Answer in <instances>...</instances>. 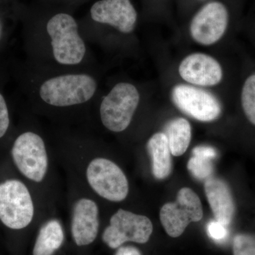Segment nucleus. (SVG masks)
Instances as JSON below:
<instances>
[{"label": "nucleus", "mask_w": 255, "mask_h": 255, "mask_svg": "<svg viewBox=\"0 0 255 255\" xmlns=\"http://www.w3.org/2000/svg\"><path fill=\"white\" fill-rule=\"evenodd\" d=\"M233 255H255V236L240 234L233 240Z\"/></svg>", "instance_id": "obj_20"}, {"label": "nucleus", "mask_w": 255, "mask_h": 255, "mask_svg": "<svg viewBox=\"0 0 255 255\" xmlns=\"http://www.w3.org/2000/svg\"><path fill=\"white\" fill-rule=\"evenodd\" d=\"M152 231L153 226L148 218L119 209L111 218L102 241L112 249L120 248L127 242L144 244L150 239Z\"/></svg>", "instance_id": "obj_7"}, {"label": "nucleus", "mask_w": 255, "mask_h": 255, "mask_svg": "<svg viewBox=\"0 0 255 255\" xmlns=\"http://www.w3.org/2000/svg\"><path fill=\"white\" fill-rule=\"evenodd\" d=\"M136 10L130 0H98L90 7L88 17L80 23L82 34L89 44L110 47L112 35L130 36L135 29Z\"/></svg>", "instance_id": "obj_3"}, {"label": "nucleus", "mask_w": 255, "mask_h": 255, "mask_svg": "<svg viewBox=\"0 0 255 255\" xmlns=\"http://www.w3.org/2000/svg\"><path fill=\"white\" fill-rule=\"evenodd\" d=\"M164 133L168 140L172 155L180 156L186 152L191 138V125L187 120L183 118L173 119L166 126Z\"/></svg>", "instance_id": "obj_17"}, {"label": "nucleus", "mask_w": 255, "mask_h": 255, "mask_svg": "<svg viewBox=\"0 0 255 255\" xmlns=\"http://www.w3.org/2000/svg\"><path fill=\"white\" fill-rule=\"evenodd\" d=\"M228 12L219 1L208 3L193 18L190 33L194 41L204 46L219 41L227 29Z\"/></svg>", "instance_id": "obj_11"}, {"label": "nucleus", "mask_w": 255, "mask_h": 255, "mask_svg": "<svg viewBox=\"0 0 255 255\" xmlns=\"http://www.w3.org/2000/svg\"><path fill=\"white\" fill-rule=\"evenodd\" d=\"M147 149L152 159V174L155 177L163 179L168 177L172 168V160L165 134L157 132L152 135L147 141Z\"/></svg>", "instance_id": "obj_15"}, {"label": "nucleus", "mask_w": 255, "mask_h": 255, "mask_svg": "<svg viewBox=\"0 0 255 255\" xmlns=\"http://www.w3.org/2000/svg\"><path fill=\"white\" fill-rule=\"evenodd\" d=\"M2 33H3L2 23H1V19H0V41H1V36H2Z\"/></svg>", "instance_id": "obj_24"}, {"label": "nucleus", "mask_w": 255, "mask_h": 255, "mask_svg": "<svg viewBox=\"0 0 255 255\" xmlns=\"http://www.w3.org/2000/svg\"><path fill=\"white\" fill-rule=\"evenodd\" d=\"M89 184L98 195L114 202L124 200L128 194V182L117 164L110 159L98 157L87 169Z\"/></svg>", "instance_id": "obj_9"}, {"label": "nucleus", "mask_w": 255, "mask_h": 255, "mask_svg": "<svg viewBox=\"0 0 255 255\" xmlns=\"http://www.w3.org/2000/svg\"><path fill=\"white\" fill-rule=\"evenodd\" d=\"M115 255H141V253L135 247H120Z\"/></svg>", "instance_id": "obj_23"}, {"label": "nucleus", "mask_w": 255, "mask_h": 255, "mask_svg": "<svg viewBox=\"0 0 255 255\" xmlns=\"http://www.w3.org/2000/svg\"><path fill=\"white\" fill-rule=\"evenodd\" d=\"M99 228V209L95 201L85 198L77 201L71 223L75 244L80 247L92 244L97 237Z\"/></svg>", "instance_id": "obj_13"}, {"label": "nucleus", "mask_w": 255, "mask_h": 255, "mask_svg": "<svg viewBox=\"0 0 255 255\" xmlns=\"http://www.w3.org/2000/svg\"><path fill=\"white\" fill-rule=\"evenodd\" d=\"M11 155L16 167L30 180L41 182L46 176L48 159L43 137L33 130L20 134L13 144Z\"/></svg>", "instance_id": "obj_6"}, {"label": "nucleus", "mask_w": 255, "mask_h": 255, "mask_svg": "<svg viewBox=\"0 0 255 255\" xmlns=\"http://www.w3.org/2000/svg\"><path fill=\"white\" fill-rule=\"evenodd\" d=\"M207 232L209 237L218 243L226 241L228 236L227 226L216 220L210 221L207 226Z\"/></svg>", "instance_id": "obj_21"}, {"label": "nucleus", "mask_w": 255, "mask_h": 255, "mask_svg": "<svg viewBox=\"0 0 255 255\" xmlns=\"http://www.w3.org/2000/svg\"><path fill=\"white\" fill-rule=\"evenodd\" d=\"M172 98L178 108L200 122H212L219 117L221 105L212 94L190 85L174 87Z\"/></svg>", "instance_id": "obj_10"}, {"label": "nucleus", "mask_w": 255, "mask_h": 255, "mask_svg": "<svg viewBox=\"0 0 255 255\" xmlns=\"http://www.w3.org/2000/svg\"><path fill=\"white\" fill-rule=\"evenodd\" d=\"M9 125V109L4 96L0 92V138L6 135Z\"/></svg>", "instance_id": "obj_22"}, {"label": "nucleus", "mask_w": 255, "mask_h": 255, "mask_svg": "<svg viewBox=\"0 0 255 255\" xmlns=\"http://www.w3.org/2000/svg\"><path fill=\"white\" fill-rule=\"evenodd\" d=\"M30 65L47 70L99 68L97 58L82 34L80 23L67 11L39 17L28 31Z\"/></svg>", "instance_id": "obj_1"}, {"label": "nucleus", "mask_w": 255, "mask_h": 255, "mask_svg": "<svg viewBox=\"0 0 255 255\" xmlns=\"http://www.w3.org/2000/svg\"><path fill=\"white\" fill-rule=\"evenodd\" d=\"M64 232L59 221L50 220L45 223L37 236L33 255H53L63 246Z\"/></svg>", "instance_id": "obj_16"}, {"label": "nucleus", "mask_w": 255, "mask_h": 255, "mask_svg": "<svg viewBox=\"0 0 255 255\" xmlns=\"http://www.w3.org/2000/svg\"><path fill=\"white\" fill-rule=\"evenodd\" d=\"M202 205L199 196L189 188H182L178 192L177 200L167 203L160 210L161 223L170 237L177 238L191 222L203 218Z\"/></svg>", "instance_id": "obj_8"}, {"label": "nucleus", "mask_w": 255, "mask_h": 255, "mask_svg": "<svg viewBox=\"0 0 255 255\" xmlns=\"http://www.w3.org/2000/svg\"><path fill=\"white\" fill-rule=\"evenodd\" d=\"M192 152L194 156L188 162V169L196 179H209L214 172L211 161L217 155L216 150L209 146H199Z\"/></svg>", "instance_id": "obj_18"}, {"label": "nucleus", "mask_w": 255, "mask_h": 255, "mask_svg": "<svg viewBox=\"0 0 255 255\" xmlns=\"http://www.w3.org/2000/svg\"><path fill=\"white\" fill-rule=\"evenodd\" d=\"M179 73L191 85L211 87L218 85L223 78V70L219 62L211 55L193 53L181 62Z\"/></svg>", "instance_id": "obj_12"}, {"label": "nucleus", "mask_w": 255, "mask_h": 255, "mask_svg": "<svg viewBox=\"0 0 255 255\" xmlns=\"http://www.w3.org/2000/svg\"><path fill=\"white\" fill-rule=\"evenodd\" d=\"M243 110L249 122L255 126V74L246 79L241 92Z\"/></svg>", "instance_id": "obj_19"}, {"label": "nucleus", "mask_w": 255, "mask_h": 255, "mask_svg": "<svg viewBox=\"0 0 255 255\" xmlns=\"http://www.w3.org/2000/svg\"><path fill=\"white\" fill-rule=\"evenodd\" d=\"M204 188L215 219L228 226L232 221L235 212L234 201L229 187L221 179L209 178Z\"/></svg>", "instance_id": "obj_14"}, {"label": "nucleus", "mask_w": 255, "mask_h": 255, "mask_svg": "<svg viewBox=\"0 0 255 255\" xmlns=\"http://www.w3.org/2000/svg\"><path fill=\"white\" fill-rule=\"evenodd\" d=\"M141 101V93L130 82L114 84L101 92L95 105L98 107L101 123L111 132H124L130 127Z\"/></svg>", "instance_id": "obj_4"}, {"label": "nucleus", "mask_w": 255, "mask_h": 255, "mask_svg": "<svg viewBox=\"0 0 255 255\" xmlns=\"http://www.w3.org/2000/svg\"><path fill=\"white\" fill-rule=\"evenodd\" d=\"M34 207L23 183L10 179L0 184V220L6 227L23 229L31 223Z\"/></svg>", "instance_id": "obj_5"}, {"label": "nucleus", "mask_w": 255, "mask_h": 255, "mask_svg": "<svg viewBox=\"0 0 255 255\" xmlns=\"http://www.w3.org/2000/svg\"><path fill=\"white\" fill-rule=\"evenodd\" d=\"M26 87L38 110L63 112L95 105L102 92L100 68L47 70L29 65Z\"/></svg>", "instance_id": "obj_2"}]
</instances>
